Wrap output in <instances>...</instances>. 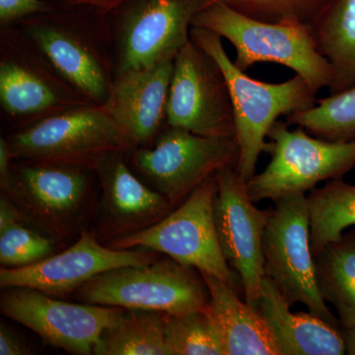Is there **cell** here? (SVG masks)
Segmentation results:
<instances>
[{"instance_id": "cell-1", "label": "cell", "mask_w": 355, "mask_h": 355, "mask_svg": "<svg viewBox=\"0 0 355 355\" xmlns=\"http://www.w3.org/2000/svg\"><path fill=\"white\" fill-rule=\"evenodd\" d=\"M16 25L88 101L98 106L106 103L114 78L109 14L55 6Z\"/></svg>"}, {"instance_id": "cell-2", "label": "cell", "mask_w": 355, "mask_h": 355, "mask_svg": "<svg viewBox=\"0 0 355 355\" xmlns=\"http://www.w3.org/2000/svg\"><path fill=\"white\" fill-rule=\"evenodd\" d=\"M191 40L216 60L227 83L240 150L235 169L248 182L256 174L261 153L268 148L266 139L272 125L282 116L309 109L317 101V93L296 74L279 83L248 76L229 57L221 37L209 30L191 27Z\"/></svg>"}, {"instance_id": "cell-3", "label": "cell", "mask_w": 355, "mask_h": 355, "mask_svg": "<svg viewBox=\"0 0 355 355\" xmlns=\"http://www.w3.org/2000/svg\"><path fill=\"white\" fill-rule=\"evenodd\" d=\"M191 27L209 30L232 44L235 64L244 71L272 62L302 77L315 93L330 86L331 65L318 50L309 24L266 22L225 4L211 3L202 6Z\"/></svg>"}, {"instance_id": "cell-4", "label": "cell", "mask_w": 355, "mask_h": 355, "mask_svg": "<svg viewBox=\"0 0 355 355\" xmlns=\"http://www.w3.org/2000/svg\"><path fill=\"white\" fill-rule=\"evenodd\" d=\"M277 121L268 135L270 163L247 182L254 203L306 195L322 182L343 179L355 168V139L333 141Z\"/></svg>"}, {"instance_id": "cell-5", "label": "cell", "mask_w": 355, "mask_h": 355, "mask_svg": "<svg viewBox=\"0 0 355 355\" xmlns=\"http://www.w3.org/2000/svg\"><path fill=\"white\" fill-rule=\"evenodd\" d=\"M14 160L97 170L130 146L102 106L89 104L15 130L6 137Z\"/></svg>"}, {"instance_id": "cell-6", "label": "cell", "mask_w": 355, "mask_h": 355, "mask_svg": "<svg viewBox=\"0 0 355 355\" xmlns=\"http://www.w3.org/2000/svg\"><path fill=\"white\" fill-rule=\"evenodd\" d=\"M216 175L205 180L177 209L149 227L116 238L110 248H142L167 254L182 265L209 273L243 292L241 279L222 253L214 221Z\"/></svg>"}, {"instance_id": "cell-7", "label": "cell", "mask_w": 355, "mask_h": 355, "mask_svg": "<svg viewBox=\"0 0 355 355\" xmlns=\"http://www.w3.org/2000/svg\"><path fill=\"white\" fill-rule=\"evenodd\" d=\"M89 104L19 26L0 28V107L16 130Z\"/></svg>"}, {"instance_id": "cell-8", "label": "cell", "mask_w": 355, "mask_h": 355, "mask_svg": "<svg viewBox=\"0 0 355 355\" xmlns=\"http://www.w3.org/2000/svg\"><path fill=\"white\" fill-rule=\"evenodd\" d=\"M76 297L86 304L184 315L205 307L209 293L200 272L170 258L100 273L77 289Z\"/></svg>"}, {"instance_id": "cell-9", "label": "cell", "mask_w": 355, "mask_h": 355, "mask_svg": "<svg viewBox=\"0 0 355 355\" xmlns=\"http://www.w3.org/2000/svg\"><path fill=\"white\" fill-rule=\"evenodd\" d=\"M203 0H123L109 13L114 76L174 60Z\"/></svg>"}, {"instance_id": "cell-10", "label": "cell", "mask_w": 355, "mask_h": 355, "mask_svg": "<svg viewBox=\"0 0 355 355\" xmlns=\"http://www.w3.org/2000/svg\"><path fill=\"white\" fill-rule=\"evenodd\" d=\"M263 238V270L293 306L301 303L312 314L338 327L318 284L310 245V211L306 195L275 200Z\"/></svg>"}, {"instance_id": "cell-11", "label": "cell", "mask_w": 355, "mask_h": 355, "mask_svg": "<svg viewBox=\"0 0 355 355\" xmlns=\"http://www.w3.org/2000/svg\"><path fill=\"white\" fill-rule=\"evenodd\" d=\"M236 139L209 137L167 125L153 146L127 153L132 167L178 207L198 186L239 160Z\"/></svg>"}, {"instance_id": "cell-12", "label": "cell", "mask_w": 355, "mask_h": 355, "mask_svg": "<svg viewBox=\"0 0 355 355\" xmlns=\"http://www.w3.org/2000/svg\"><path fill=\"white\" fill-rule=\"evenodd\" d=\"M4 316L72 354H94L103 334L118 323L125 308L73 304L28 287L6 288L0 298Z\"/></svg>"}, {"instance_id": "cell-13", "label": "cell", "mask_w": 355, "mask_h": 355, "mask_svg": "<svg viewBox=\"0 0 355 355\" xmlns=\"http://www.w3.org/2000/svg\"><path fill=\"white\" fill-rule=\"evenodd\" d=\"M168 125L203 137L235 139L234 113L223 73L191 40L175 58Z\"/></svg>"}, {"instance_id": "cell-14", "label": "cell", "mask_w": 355, "mask_h": 355, "mask_svg": "<svg viewBox=\"0 0 355 355\" xmlns=\"http://www.w3.org/2000/svg\"><path fill=\"white\" fill-rule=\"evenodd\" d=\"M216 178L214 214L221 251L241 279L245 301L254 306L265 277L263 238L270 209L254 205L247 182L235 167L222 168Z\"/></svg>"}, {"instance_id": "cell-15", "label": "cell", "mask_w": 355, "mask_h": 355, "mask_svg": "<svg viewBox=\"0 0 355 355\" xmlns=\"http://www.w3.org/2000/svg\"><path fill=\"white\" fill-rule=\"evenodd\" d=\"M14 161V160H13ZM18 161L1 187L21 216L55 236L64 235L83 205L96 170Z\"/></svg>"}, {"instance_id": "cell-16", "label": "cell", "mask_w": 355, "mask_h": 355, "mask_svg": "<svg viewBox=\"0 0 355 355\" xmlns=\"http://www.w3.org/2000/svg\"><path fill=\"white\" fill-rule=\"evenodd\" d=\"M153 250L104 247L95 236L81 231L76 244L58 254L22 268L0 270V286L28 287L53 297L67 295L100 273L121 266H144L156 260Z\"/></svg>"}, {"instance_id": "cell-17", "label": "cell", "mask_w": 355, "mask_h": 355, "mask_svg": "<svg viewBox=\"0 0 355 355\" xmlns=\"http://www.w3.org/2000/svg\"><path fill=\"white\" fill-rule=\"evenodd\" d=\"M174 60L114 76L103 108L133 149L153 146L168 125Z\"/></svg>"}, {"instance_id": "cell-18", "label": "cell", "mask_w": 355, "mask_h": 355, "mask_svg": "<svg viewBox=\"0 0 355 355\" xmlns=\"http://www.w3.org/2000/svg\"><path fill=\"white\" fill-rule=\"evenodd\" d=\"M96 172L101 182L107 224L112 230L123 232L121 236L149 227L170 214L171 202L133 174L127 153L106 159Z\"/></svg>"}, {"instance_id": "cell-19", "label": "cell", "mask_w": 355, "mask_h": 355, "mask_svg": "<svg viewBox=\"0 0 355 355\" xmlns=\"http://www.w3.org/2000/svg\"><path fill=\"white\" fill-rule=\"evenodd\" d=\"M257 309L272 329L280 355L345 354L343 331L312 313H293L268 275L261 282Z\"/></svg>"}, {"instance_id": "cell-20", "label": "cell", "mask_w": 355, "mask_h": 355, "mask_svg": "<svg viewBox=\"0 0 355 355\" xmlns=\"http://www.w3.org/2000/svg\"><path fill=\"white\" fill-rule=\"evenodd\" d=\"M209 289V309L220 334L224 355H280L270 324L254 306L223 280L200 272Z\"/></svg>"}, {"instance_id": "cell-21", "label": "cell", "mask_w": 355, "mask_h": 355, "mask_svg": "<svg viewBox=\"0 0 355 355\" xmlns=\"http://www.w3.org/2000/svg\"><path fill=\"white\" fill-rule=\"evenodd\" d=\"M318 50L331 65L330 94L355 85V0H327L310 23Z\"/></svg>"}, {"instance_id": "cell-22", "label": "cell", "mask_w": 355, "mask_h": 355, "mask_svg": "<svg viewBox=\"0 0 355 355\" xmlns=\"http://www.w3.org/2000/svg\"><path fill=\"white\" fill-rule=\"evenodd\" d=\"M318 284L343 329L355 327V226L317 254Z\"/></svg>"}, {"instance_id": "cell-23", "label": "cell", "mask_w": 355, "mask_h": 355, "mask_svg": "<svg viewBox=\"0 0 355 355\" xmlns=\"http://www.w3.org/2000/svg\"><path fill=\"white\" fill-rule=\"evenodd\" d=\"M165 313L125 309L118 323L103 334L97 355H172Z\"/></svg>"}, {"instance_id": "cell-24", "label": "cell", "mask_w": 355, "mask_h": 355, "mask_svg": "<svg viewBox=\"0 0 355 355\" xmlns=\"http://www.w3.org/2000/svg\"><path fill=\"white\" fill-rule=\"evenodd\" d=\"M307 197L310 211V245L314 257L329 243L355 226V184L343 179L327 182Z\"/></svg>"}, {"instance_id": "cell-25", "label": "cell", "mask_w": 355, "mask_h": 355, "mask_svg": "<svg viewBox=\"0 0 355 355\" xmlns=\"http://www.w3.org/2000/svg\"><path fill=\"white\" fill-rule=\"evenodd\" d=\"M286 121L320 139L333 141L355 139V85L317 99L309 109L286 116Z\"/></svg>"}, {"instance_id": "cell-26", "label": "cell", "mask_w": 355, "mask_h": 355, "mask_svg": "<svg viewBox=\"0 0 355 355\" xmlns=\"http://www.w3.org/2000/svg\"><path fill=\"white\" fill-rule=\"evenodd\" d=\"M166 335L172 355H224L209 303L188 314L166 315Z\"/></svg>"}, {"instance_id": "cell-27", "label": "cell", "mask_w": 355, "mask_h": 355, "mask_svg": "<svg viewBox=\"0 0 355 355\" xmlns=\"http://www.w3.org/2000/svg\"><path fill=\"white\" fill-rule=\"evenodd\" d=\"M20 218L16 217L0 225V263L4 268L33 265L53 252L51 240L26 227Z\"/></svg>"}, {"instance_id": "cell-28", "label": "cell", "mask_w": 355, "mask_h": 355, "mask_svg": "<svg viewBox=\"0 0 355 355\" xmlns=\"http://www.w3.org/2000/svg\"><path fill=\"white\" fill-rule=\"evenodd\" d=\"M327 0H203V6L225 4L254 19L309 24Z\"/></svg>"}, {"instance_id": "cell-29", "label": "cell", "mask_w": 355, "mask_h": 355, "mask_svg": "<svg viewBox=\"0 0 355 355\" xmlns=\"http://www.w3.org/2000/svg\"><path fill=\"white\" fill-rule=\"evenodd\" d=\"M53 6L43 0H0V28L17 24L30 16L49 11Z\"/></svg>"}, {"instance_id": "cell-30", "label": "cell", "mask_w": 355, "mask_h": 355, "mask_svg": "<svg viewBox=\"0 0 355 355\" xmlns=\"http://www.w3.org/2000/svg\"><path fill=\"white\" fill-rule=\"evenodd\" d=\"M24 340L8 326L1 322L0 324V354L26 355L30 354Z\"/></svg>"}, {"instance_id": "cell-31", "label": "cell", "mask_w": 355, "mask_h": 355, "mask_svg": "<svg viewBox=\"0 0 355 355\" xmlns=\"http://www.w3.org/2000/svg\"><path fill=\"white\" fill-rule=\"evenodd\" d=\"M123 0H58L55 6L85 7L99 12L109 14Z\"/></svg>"}, {"instance_id": "cell-32", "label": "cell", "mask_w": 355, "mask_h": 355, "mask_svg": "<svg viewBox=\"0 0 355 355\" xmlns=\"http://www.w3.org/2000/svg\"><path fill=\"white\" fill-rule=\"evenodd\" d=\"M13 156L6 137H0V186L3 187L10 177Z\"/></svg>"}, {"instance_id": "cell-33", "label": "cell", "mask_w": 355, "mask_h": 355, "mask_svg": "<svg viewBox=\"0 0 355 355\" xmlns=\"http://www.w3.org/2000/svg\"><path fill=\"white\" fill-rule=\"evenodd\" d=\"M343 342H345V354L355 355V327L343 329Z\"/></svg>"}]
</instances>
